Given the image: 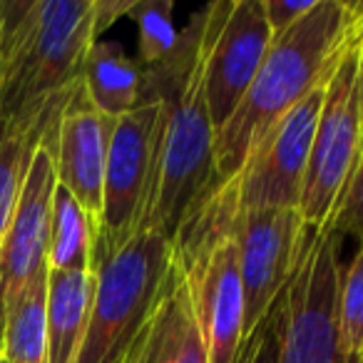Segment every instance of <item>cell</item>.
<instances>
[{
	"instance_id": "16",
	"label": "cell",
	"mask_w": 363,
	"mask_h": 363,
	"mask_svg": "<svg viewBox=\"0 0 363 363\" xmlns=\"http://www.w3.org/2000/svg\"><path fill=\"white\" fill-rule=\"evenodd\" d=\"M80 82L92 107L112 120L142 102V72L117 43H95L87 50Z\"/></svg>"
},
{
	"instance_id": "13",
	"label": "cell",
	"mask_w": 363,
	"mask_h": 363,
	"mask_svg": "<svg viewBox=\"0 0 363 363\" xmlns=\"http://www.w3.org/2000/svg\"><path fill=\"white\" fill-rule=\"evenodd\" d=\"M112 130L115 120L97 112L87 100L82 82H77L70 102L62 110L50 155L55 162L57 184L65 187L97 224L102 214V189Z\"/></svg>"
},
{
	"instance_id": "10",
	"label": "cell",
	"mask_w": 363,
	"mask_h": 363,
	"mask_svg": "<svg viewBox=\"0 0 363 363\" xmlns=\"http://www.w3.org/2000/svg\"><path fill=\"white\" fill-rule=\"evenodd\" d=\"M298 209H249L232 212V234L244 284V338L267 318L291 284L308 237Z\"/></svg>"
},
{
	"instance_id": "9",
	"label": "cell",
	"mask_w": 363,
	"mask_h": 363,
	"mask_svg": "<svg viewBox=\"0 0 363 363\" xmlns=\"http://www.w3.org/2000/svg\"><path fill=\"white\" fill-rule=\"evenodd\" d=\"M326 85L306 95L259 145L247 164L224 179L237 212L249 209H298L311 157L313 132L321 115Z\"/></svg>"
},
{
	"instance_id": "27",
	"label": "cell",
	"mask_w": 363,
	"mask_h": 363,
	"mask_svg": "<svg viewBox=\"0 0 363 363\" xmlns=\"http://www.w3.org/2000/svg\"><path fill=\"white\" fill-rule=\"evenodd\" d=\"M356 90H358V107H361V125H363V50H358V72H356Z\"/></svg>"
},
{
	"instance_id": "12",
	"label": "cell",
	"mask_w": 363,
	"mask_h": 363,
	"mask_svg": "<svg viewBox=\"0 0 363 363\" xmlns=\"http://www.w3.org/2000/svg\"><path fill=\"white\" fill-rule=\"evenodd\" d=\"M55 187V162L50 150L40 145L33 155L13 222L0 242V348L13 301L38 274L48 272Z\"/></svg>"
},
{
	"instance_id": "23",
	"label": "cell",
	"mask_w": 363,
	"mask_h": 363,
	"mask_svg": "<svg viewBox=\"0 0 363 363\" xmlns=\"http://www.w3.org/2000/svg\"><path fill=\"white\" fill-rule=\"evenodd\" d=\"M237 363H279V301L252 336L244 338Z\"/></svg>"
},
{
	"instance_id": "20",
	"label": "cell",
	"mask_w": 363,
	"mask_h": 363,
	"mask_svg": "<svg viewBox=\"0 0 363 363\" xmlns=\"http://www.w3.org/2000/svg\"><path fill=\"white\" fill-rule=\"evenodd\" d=\"M172 0H135L130 18L137 23V67L155 70L174 52L179 33L172 23Z\"/></svg>"
},
{
	"instance_id": "5",
	"label": "cell",
	"mask_w": 363,
	"mask_h": 363,
	"mask_svg": "<svg viewBox=\"0 0 363 363\" xmlns=\"http://www.w3.org/2000/svg\"><path fill=\"white\" fill-rule=\"evenodd\" d=\"M172 264V242L140 232L95 267L90 323L75 363H122L150 318Z\"/></svg>"
},
{
	"instance_id": "14",
	"label": "cell",
	"mask_w": 363,
	"mask_h": 363,
	"mask_svg": "<svg viewBox=\"0 0 363 363\" xmlns=\"http://www.w3.org/2000/svg\"><path fill=\"white\" fill-rule=\"evenodd\" d=\"M122 363H209L187 281L174 264Z\"/></svg>"
},
{
	"instance_id": "19",
	"label": "cell",
	"mask_w": 363,
	"mask_h": 363,
	"mask_svg": "<svg viewBox=\"0 0 363 363\" xmlns=\"http://www.w3.org/2000/svg\"><path fill=\"white\" fill-rule=\"evenodd\" d=\"M48 272L38 274L13 301L3 328L0 356L8 363H48Z\"/></svg>"
},
{
	"instance_id": "26",
	"label": "cell",
	"mask_w": 363,
	"mask_h": 363,
	"mask_svg": "<svg viewBox=\"0 0 363 363\" xmlns=\"http://www.w3.org/2000/svg\"><path fill=\"white\" fill-rule=\"evenodd\" d=\"M346 11L351 18V26H348V45L363 50V0L356 3H348L346 0Z\"/></svg>"
},
{
	"instance_id": "18",
	"label": "cell",
	"mask_w": 363,
	"mask_h": 363,
	"mask_svg": "<svg viewBox=\"0 0 363 363\" xmlns=\"http://www.w3.org/2000/svg\"><path fill=\"white\" fill-rule=\"evenodd\" d=\"M97 242V222L77 204V199L57 184L52 194V222L48 269L55 272H92Z\"/></svg>"
},
{
	"instance_id": "8",
	"label": "cell",
	"mask_w": 363,
	"mask_h": 363,
	"mask_svg": "<svg viewBox=\"0 0 363 363\" xmlns=\"http://www.w3.org/2000/svg\"><path fill=\"white\" fill-rule=\"evenodd\" d=\"M160 102H142L127 115L117 117L107 152L102 214L97 224V242L92 254V272L110 254L120 252L140 232L142 209L155 157Z\"/></svg>"
},
{
	"instance_id": "21",
	"label": "cell",
	"mask_w": 363,
	"mask_h": 363,
	"mask_svg": "<svg viewBox=\"0 0 363 363\" xmlns=\"http://www.w3.org/2000/svg\"><path fill=\"white\" fill-rule=\"evenodd\" d=\"M338 333L348 363L363 361V244L338 279Z\"/></svg>"
},
{
	"instance_id": "1",
	"label": "cell",
	"mask_w": 363,
	"mask_h": 363,
	"mask_svg": "<svg viewBox=\"0 0 363 363\" xmlns=\"http://www.w3.org/2000/svg\"><path fill=\"white\" fill-rule=\"evenodd\" d=\"M209 16L212 3L194 13L179 33L169 60L142 72V102H160L162 112L140 232H157L169 242L182 217L214 179V125L204 95Z\"/></svg>"
},
{
	"instance_id": "24",
	"label": "cell",
	"mask_w": 363,
	"mask_h": 363,
	"mask_svg": "<svg viewBox=\"0 0 363 363\" xmlns=\"http://www.w3.org/2000/svg\"><path fill=\"white\" fill-rule=\"evenodd\" d=\"M313 6H316V0H262L264 18H267L269 30H272L274 38L281 35L284 30H289Z\"/></svg>"
},
{
	"instance_id": "11",
	"label": "cell",
	"mask_w": 363,
	"mask_h": 363,
	"mask_svg": "<svg viewBox=\"0 0 363 363\" xmlns=\"http://www.w3.org/2000/svg\"><path fill=\"white\" fill-rule=\"evenodd\" d=\"M212 35L207 50L204 95L214 135L234 115L257 77L274 35L264 18L262 0L212 3Z\"/></svg>"
},
{
	"instance_id": "6",
	"label": "cell",
	"mask_w": 363,
	"mask_h": 363,
	"mask_svg": "<svg viewBox=\"0 0 363 363\" xmlns=\"http://www.w3.org/2000/svg\"><path fill=\"white\" fill-rule=\"evenodd\" d=\"M341 237L308 229L291 284L279 298V363H348L338 333Z\"/></svg>"
},
{
	"instance_id": "22",
	"label": "cell",
	"mask_w": 363,
	"mask_h": 363,
	"mask_svg": "<svg viewBox=\"0 0 363 363\" xmlns=\"http://www.w3.org/2000/svg\"><path fill=\"white\" fill-rule=\"evenodd\" d=\"M328 229H333L338 237H351L363 244V150L351 182H348L346 194H343L341 207Z\"/></svg>"
},
{
	"instance_id": "7",
	"label": "cell",
	"mask_w": 363,
	"mask_h": 363,
	"mask_svg": "<svg viewBox=\"0 0 363 363\" xmlns=\"http://www.w3.org/2000/svg\"><path fill=\"white\" fill-rule=\"evenodd\" d=\"M358 50L348 45L326 82L313 132L298 214L308 227H331L363 150V125L356 90Z\"/></svg>"
},
{
	"instance_id": "25",
	"label": "cell",
	"mask_w": 363,
	"mask_h": 363,
	"mask_svg": "<svg viewBox=\"0 0 363 363\" xmlns=\"http://www.w3.org/2000/svg\"><path fill=\"white\" fill-rule=\"evenodd\" d=\"M135 0H92V21H95V38H100L107 28L115 26L122 16H130Z\"/></svg>"
},
{
	"instance_id": "17",
	"label": "cell",
	"mask_w": 363,
	"mask_h": 363,
	"mask_svg": "<svg viewBox=\"0 0 363 363\" xmlns=\"http://www.w3.org/2000/svg\"><path fill=\"white\" fill-rule=\"evenodd\" d=\"M75 87H72V92H75ZM72 92H67L62 100H57L33 125L26 127L0 125V242H3V237H6L8 227L13 222V214H16L18 199H21L33 155L40 147L45 132L52 130L60 122L62 110L70 102Z\"/></svg>"
},
{
	"instance_id": "29",
	"label": "cell",
	"mask_w": 363,
	"mask_h": 363,
	"mask_svg": "<svg viewBox=\"0 0 363 363\" xmlns=\"http://www.w3.org/2000/svg\"><path fill=\"white\" fill-rule=\"evenodd\" d=\"M361 363H363V361H361Z\"/></svg>"
},
{
	"instance_id": "3",
	"label": "cell",
	"mask_w": 363,
	"mask_h": 363,
	"mask_svg": "<svg viewBox=\"0 0 363 363\" xmlns=\"http://www.w3.org/2000/svg\"><path fill=\"white\" fill-rule=\"evenodd\" d=\"M95 43L92 0H3L0 125L40 120L80 82Z\"/></svg>"
},
{
	"instance_id": "4",
	"label": "cell",
	"mask_w": 363,
	"mask_h": 363,
	"mask_svg": "<svg viewBox=\"0 0 363 363\" xmlns=\"http://www.w3.org/2000/svg\"><path fill=\"white\" fill-rule=\"evenodd\" d=\"M234 204L212 179L172 237V259L187 281L209 363H237L244 343V284L232 234Z\"/></svg>"
},
{
	"instance_id": "2",
	"label": "cell",
	"mask_w": 363,
	"mask_h": 363,
	"mask_svg": "<svg viewBox=\"0 0 363 363\" xmlns=\"http://www.w3.org/2000/svg\"><path fill=\"white\" fill-rule=\"evenodd\" d=\"M348 26L346 0H316L306 16L274 38L247 95L214 135V179L239 174L269 132L326 85L348 48Z\"/></svg>"
},
{
	"instance_id": "28",
	"label": "cell",
	"mask_w": 363,
	"mask_h": 363,
	"mask_svg": "<svg viewBox=\"0 0 363 363\" xmlns=\"http://www.w3.org/2000/svg\"><path fill=\"white\" fill-rule=\"evenodd\" d=\"M0 363H8V361H6V358H3V356H0Z\"/></svg>"
},
{
	"instance_id": "15",
	"label": "cell",
	"mask_w": 363,
	"mask_h": 363,
	"mask_svg": "<svg viewBox=\"0 0 363 363\" xmlns=\"http://www.w3.org/2000/svg\"><path fill=\"white\" fill-rule=\"evenodd\" d=\"M95 272L48 269V363H75L95 303Z\"/></svg>"
}]
</instances>
